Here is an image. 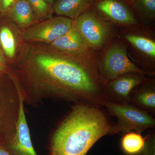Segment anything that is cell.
Here are the masks:
<instances>
[{
  "label": "cell",
  "mask_w": 155,
  "mask_h": 155,
  "mask_svg": "<svg viewBox=\"0 0 155 155\" xmlns=\"http://www.w3.org/2000/svg\"><path fill=\"white\" fill-rule=\"evenodd\" d=\"M13 71L24 103L53 99L104 106L105 84L95 61L66 55L45 45L24 44Z\"/></svg>",
  "instance_id": "6da1fadb"
},
{
  "label": "cell",
  "mask_w": 155,
  "mask_h": 155,
  "mask_svg": "<svg viewBox=\"0 0 155 155\" xmlns=\"http://www.w3.org/2000/svg\"><path fill=\"white\" fill-rule=\"evenodd\" d=\"M100 107L76 104L50 139L48 155H86L100 139L115 134Z\"/></svg>",
  "instance_id": "7a4b0ae2"
},
{
  "label": "cell",
  "mask_w": 155,
  "mask_h": 155,
  "mask_svg": "<svg viewBox=\"0 0 155 155\" xmlns=\"http://www.w3.org/2000/svg\"><path fill=\"white\" fill-rule=\"evenodd\" d=\"M104 106L110 115L117 118V123L114 125L115 134L123 135L130 131L141 134L155 127V119L151 114L131 104H117L106 101Z\"/></svg>",
  "instance_id": "3957f363"
},
{
  "label": "cell",
  "mask_w": 155,
  "mask_h": 155,
  "mask_svg": "<svg viewBox=\"0 0 155 155\" xmlns=\"http://www.w3.org/2000/svg\"><path fill=\"white\" fill-rule=\"evenodd\" d=\"M98 71L105 84L125 73L135 72L143 75L150 74L130 61L126 48L122 44L114 45L108 49L100 64Z\"/></svg>",
  "instance_id": "277c9868"
},
{
  "label": "cell",
  "mask_w": 155,
  "mask_h": 155,
  "mask_svg": "<svg viewBox=\"0 0 155 155\" xmlns=\"http://www.w3.org/2000/svg\"><path fill=\"white\" fill-rule=\"evenodd\" d=\"M74 20L63 16L49 18L37 22L23 31L22 40L25 43L50 44L70 29Z\"/></svg>",
  "instance_id": "5b68a950"
},
{
  "label": "cell",
  "mask_w": 155,
  "mask_h": 155,
  "mask_svg": "<svg viewBox=\"0 0 155 155\" xmlns=\"http://www.w3.org/2000/svg\"><path fill=\"white\" fill-rule=\"evenodd\" d=\"M74 21L91 48L98 49L104 44L109 36V28L91 8L81 14Z\"/></svg>",
  "instance_id": "8992f818"
},
{
  "label": "cell",
  "mask_w": 155,
  "mask_h": 155,
  "mask_svg": "<svg viewBox=\"0 0 155 155\" xmlns=\"http://www.w3.org/2000/svg\"><path fill=\"white\" fill-rule=\"evenodd\" d=\"M147 79L145 75L135 72L125 73L114 78L105 85L104 95L106 101L117 104H129L131 92Z\"/></svg>",
  "instance_id": "52a82bcc"
},
{
  "label": "cell",
  "mask_w": 155,
  "mask_h": 155,
  "mask_svg": "<svg viewBox=\"0 0 155 155\" xmlns=\"http://www.w3.org/2000/svg\"><path fill=\"white\" fill-rule=\"evenodd\" d=\"M20 93V107L16 133L9 142L4 143L11 155H38L32 144L30 131L25 116L24 102Z\"/></svg>",
  "instance_id": "ba28073f"
},
{
  "label": "cell",
  "mask_w": 155,
  "mask_h": 155,
  "mask_svg": "<svg viewBox=\"0 0 155 155\" xmlns=\"http://www.w3.org/2000/svg\"><path fill=\"white\" fill-rule=\"evenodd\" d=\"M92 8L100 16L120 24H135L136 18L126 0H93Z\"/></svg>",
  "instance_id": "9c48e42d"
},
{
  "label": "cell",
  "mask_w": 155,
  "mask_h": 155,
  "mask_svg": "<svg viewBox=\"0 0 155 155\" xmlns=\"http://www.w3.org/2000/svg\"><path fill=\"white\" fill-rule=\"evenodd\" d=\"M47 45L58 53L75 58L86 55L91 49L78 29L74 20L67 33Z\"/></svg>",
  "instance_id": "30bf717a"
},
{
  "label": "cell",
  "mask_w": 155,
  "mask_h": 155,
  "mask_svg": "<svg viewBox=\"0 0 155 155\" xmlns=\"http://www.w3.org/2000/svg\"><path fill=\"white\" fill-rule=\"evenodd\" d=\"M129 104L148 112L155 114V86L153 81L147 79L134 89L129 96Z\"/></svg>",
  "instance_id": "8fae6325"
},
{
  "label": "cell",
  "mask_w": 155,
  "mask_h": 155,
  "mask_svg": "<svg viewBox=\"0 0 155 155\" xmlns=\"http://www.w3.org/2000/svg\"><path fill=\"white\" fill-rule=\"evenodd\" d=\"M5 16L17 28L23 31L37 22L27 0H17Z\"/></svg>",
  "instance_id": "7c38bea8"
},
{
  "label": "cell",
  "mask_w": 155,
  "mask_h": 155,
  "mask_svg": "<svg viewBox=\"0 0 155 155\" xmlns=\"http://www.w3.org/2000/svg\"><path fill=\"white\" fill-rule=\"evenodd\" d=\"M93 0H56L52 7L54 13L75 20L91 8Z\"/></svg>",
  "instance_id": "4fadbf2b"
},
{
  "label": "cell",
  "mask_w": 155,
  "mask_h": 155,
  "mask_svg": "<svg viewBox=\"0 0 155 155\" xmlns=\"http://www.w3.org/2000/svg\"><path fill=\"white\" fill-rule=\"evenodd\" d=\"M15 29L11 25L3 24L0 26V47L7 60L15 63L18 41Z\"/></svg>",
  "instance_id": "5bb4252c"
},
{
  "label": "cell",
  "mask_w": 155,
  "mask_h": 155,
  "mask_svg": "<svg viewBox=\"0 0 155 155\" xmlns=\"http://www.w3.org/2000/svg\"><path fill=\"white\" fill-rule=\"evenodd\" d=\"M145 137L141 134L130 131L123 134L121 139V147L126 155H140L143 150Z\"/></svg>",
  "instance_id": "9a60e30c"
},
{
  "label": "cell",
  "mask_w": 155,
  "mask_h": 155,
  "mask_svg": "<svg viewBox=\"0 0 155 155\" xmlns=\"http://www.w3.org/2000/svg\"><path fill=\"white\" fill-rule=\"evenodd\" d=\"M125 38L138 51L149 58H155V42L147 37L133 34H127Z\"/></svg>",
  "instance_id": "2e32d148"
},
{
  "label": "cell",
  "mask_w": 155,
  "mask_h": 155,
  "mask_svg": "<svg viewBox=\"0 0 155 155\" xmlns=\"http://www.w3.org/2000/svg\"><path fill=\"white\" fill-rule=\"evenodd\" d=\"M131 8L140 19L150 21L155 18V0H136Z\"/></svg>",
  "instance_id": "e0dca14e"
},
{
  "label": "cell",
  "mask_w": 155,
  "mask_h": 155,
  "mask_svg": "<svg viewBox=\"0 0 155 155\" xmlns=\"http://www.w3.org/2000/svg\"><path fill=\"white\" fill-rule=\"evenodd\" d=\"M34 13L37 22L51 18L54 14L52 6L45 0H27Z\"/></svg>",
  "instance_id": "ac0fdd59"
},
{
  "label": "cell",
  "mask_w": 155,
  "mask_h": 155,
  "mask_svg": "<svg viewBox=\"0 0 155 155\" xmlns=\"http://www.w3.org/2000/svg\"><path fill=\"white\" fill-rule=\"evenodd\" d=\"M145 137L144 148L140 155H155V134L151 132Z\"/></svg>",
  "instance_id": "d6986e66"
},
{
  "label": "cell",
  "mask_w": 155,
  "mask_h": 155,
  "mask_svg": "<svg viewBox=\"0 0 155 155\" xmlns=\"http://www.w3.org/2000/svg\"><path fill=\"white\" fill-rule=\"evenodd\" d=\"M17 0H0V16H5Z\"/></svg>",
  "instance_id": "ffe728a7"
},
{
  "label": "cell",
  "mask_w": 155,
  "mask_h": 155,
  "mask_svg": "<svg viewBox=\"0 0 155 155\" xmlns=\"http://www.w3.org/2000/svg\"><path fill=\"white\" fill-rule=\"evenodd\" d=\"M11 71L9 69L8 60L0 47V74L9 73Z\"/></svg>",
  "instance_id": "44dd1931"
},
{
  "label": "cell",
  "mask_w": 155,
  "mask_h": 155,
  "mask_svg": "<svg viewBox=\"0 0 155 155\" xmlns=\"http://www.w3.org/2000/svg\"><path fill=\"white\" fill-rule=\"evenodd\" d=\"M0 155H11L6 150L4 143L0 142Z\"/></svg>",
  "instance_id": "7402d4cb"
},
{
  "label": "cell",
  "mask_w": 155,
  "mask_h": 155,
  "mask_svg": "<svg viewBox=\"0 0 155 155\" xmlns=\"http://www.w3.org/2000/svg\"><path fill=\"white\" fill-rule=\"evenodd\" d=\"M45 1L50 5L52 6L53 4H54L56 0H45Z\"/></svg>",
  "instance_id": "603a6c76"
},
{
  "label": "cell",
  "mask_w": 155,
  "mask_h": 155,
  "mask_svg": "<svg viewBox=\"0 0 155 155\" xmlns=\"http://www.w3.org/2000/svg\"><path fill=\"white\" fill-rule=\"evenodd\" d=\"M126 1H127L128 4H129L131 7V6L133 5V3L136 0H126Z\"/></svg>",
  "instance_id": "cb8c5ba5"
}]
</instances>
